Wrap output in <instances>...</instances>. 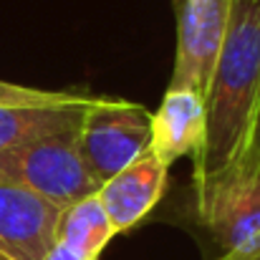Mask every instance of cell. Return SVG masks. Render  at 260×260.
I'll return each mask as SVG.
<instances>
[{
	"label": "cell",
	"mask_w": 260,
	"mask_h": 260,
	"mask_svg": "<svg viewBox=\"0 0 260 260\" xmlns=\"http://www.w3.org/2000/svg\"><path fill=\"white\" fill-rule=\"evenodd\" d=\"M260 99V0H233L228 33L205 96V142L194 154L197 210L233 174Z\"/></svg>",
	"instance_id": "cell-1"
},
{
	"label": "cell",
	"mask_w": 260,
	"mask_h": 260,
	"mask_svg": "<svg viewBox=\"0 0 260 260\" xmlns=\"http://www.w3.org/2000/svg\"><path fill=\"white\" fill-rule=\"evenodd\" d=\"M74 137L76 132H63L3 149L0 182L23 187L58 210L96 194L99 184L86 172Z\"/></svg>",
	"instance_id": "cell-2"
},
{
	"label": "cell",
	"mask_w": 260,
	"mask_h": 260,
	"mask_svg": "<svg viewBox=\"0 0 260 260\" xmlns=\"http://www.w3.org/2000/svg\"><path fill=\"white\" fill-rule=\"evenodd\" d=\"M152 114L134 101L93 96L76 129V152L101 187L106 179L139 159L149 147Z\"/></svg>",
	"instance_id": "cell-3"
},
{
	"label": "cell",
	"mask_w": 260,
	"mask_h": 260,
	"mask_svg": "<svg viewBox=\"0 0 260 260\" xmlns=\"http://www.w3.org/2000/svg\"><path fill=\"white\" fill-rule=\"evenodd\" d=\"M233 0H179L177 3V53L170 88L210 91L215 66L222 53Z\"/></svg>",
	"instance_id": "cell-4"
},
{
	"label": "cell",
	"mask_w": 260,
	"mask_h": 260,
	"mask_svg": "<svg viewBox=\"0 0 260 260\" xmlns=\"http://www.w3.org/2000/svg\"><path fill=\"white\" fill-rule=\"evenodd\" d=\"M58 215L43 197L0 182V258L41 260L56 243Z\"/></svg>",
	"instance_id": "cell-5"
},
{
	"label": "cell",
	"mask_w": 260,
	"mask_h": 260,
	"mask_svg": "<svg viewBox=\"0 0 260 260\" xmlns=\"http://www.w3.org/2000/svg\"><path fill=\"white\" fill-rule=\"evenodd\" d=\"M167 192V167L159 165L149 152L126 165L121 172L106 179L96 189L114 233H126L137 228L165 197Z\"/></svg>",
	"instance_id": "cell-6"
},
{
	"label": "cell",
	"mask_w": 260,
	"mask_h": 260,
	"mask_svg": "<svg viewBox=\"0 0 260 260\" xmlns=\"http://www.w3.org/2000/svg\"><path fill=\"white\" fill-rule=\"evenodd\" d=\"M205 142V99L194 91L167 88L152 114L147 152L170 170L182 157H194Z\"/></svg>",
	"instance_id": "cell-7"
},
{
	"label": "cell",
	"mask_w": 260,
	"mask_h": 260,
	"mask_svg": "<svg viewBox=\"0 0 260 260\" xmlns=\"http://www.w3.org/2000/svg\"><path fill=\"white\" fill-rule=\"evenodd\" d=\"M197 215L222 250L260 243V179L220 187Z\"/></svg>",
	"instance_id": "cell-8"
},
{
	"label": "cell",
	"mask_w": 260,
	"mask_h": 260,
	"mask_svg": "<svg viewBox=\"0 0 260 260\" xmlns=\"http://www.w3.org/2000/svg\"><path fill=\"white\" fill-rule=\"evenodd\" d=\"M93 96L76 93L71 101L48 104V106H20V109H0V152L18 147L23 142H33L51 134L76 132L81 114Z\"/></svg>",
	"instance_id": "cell-9"
},
{
	"label": "cell",
	"mask_w": 260,
	"mask_h": 260,
	"mask_svg": "<svg viewBox=\"0 0 260 260\" xmlns=\"http://www.w3.org/2000/svg\"><path fill=\"white\" fill-rule=\"evenodd\" d=\"M114 235L116 233H114L101 202L96 200V194L63 207L61 215H58L56 240L81 250L88 258H101L104 248L111 243Z\"/></svg>",
	"instance_id": "cell-10"
},
{
	"label": "cell",
	"mask_w": 260,
	"mask_h": 260,
	"mask_svg": "<svg viewBox=\"0 0 260 260\" xmlns=\"http://www.w3.org/2000/svg\"><path fill=\"white\" fill-rule=\"evenodd\" d=\"M74 91H46V88H30L10 81H0V109H20V106H48V104H63L71 101Z\"/></svg>",
	"instance_id": "cell-11"
},
{
	"label": "cell",
	"mask_w": 260,
	"mask_h": 260,
	"mask_svg": "<svg viewBox=\"0 0 260 260\" xmlns=\"http://www.w3.org/2000/svg\"><path fill=\"white\" fill-rule=\"evenodd\" d=\"M253 179H260V99H258V109H255V119H253V129H250V137H248V142H245V149H243V154H240V162L235 165V170L233 174L220 184V187H225V184H233V182H253ZM217 187V189H220ZM215 189V192H217ZM212 192V194H215ZM210 194V197H212ZM205 207V205H202ZM200 207V210H202Z\"/></svg>",
	"instance_id": "cell-12"
},
{
	"label": "cell",
	"mask_w": 260,
	"mask_h": 260,
	"mask_svg": "<svg viewBox=\"0 0 260 260\" xmlns=\"http://www.w3.org/2000/svg\"><path fill=\"white\" fill-rule=\"evenodd\" d=\"M41 260H96V258H88V255H84L81 250H76V248H71V245L56 240V243L46 250V255Z\"/></svg>",
	"instance_id": "cell-13"
},
{
	"label": "cell",
	"mask_w": 260,
	"mask_h": 260,
	"mask_svg": "<svg viewBox=\"0 0 260 260\" xmlns=\"http://www.w3.org/2000/svg\"><path fill=\"white\" fill-rule=\"evenodd\" d=\"M0 260H5V258H0Z\"/></svg>",
	"instance_id": "cell-14"
}]
</instances>
